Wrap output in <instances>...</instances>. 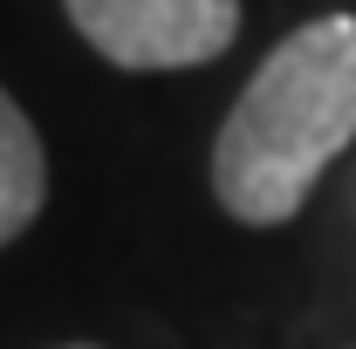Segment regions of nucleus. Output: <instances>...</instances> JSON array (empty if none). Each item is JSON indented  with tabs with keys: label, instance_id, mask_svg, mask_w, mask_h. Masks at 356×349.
<instances>
[{
	"label": "nucleus",
	"instance_id": "obj_1",
	"mask_svg": "<svg viewBox=\"0 0 356 349\" xmlns=\"http://www.w3.org/2000/svg\"><path fill=\"white\" fill-rule=\"evenodd\" d=\"M356 137V14H322L254 69L213 144V192L240 226L302 213Z\"/></svg>",
	"mask_w": 356,
	"mask_h": 349
},
{
	"label": "nucleus",
	"instance_id": "obj_2",
	"mask_svg": "<svg viewBox=\"0 0 356 349\" xmlns=\"http://www.w3.org/2000/svg\"><path fill=\"white\" fill-rule=\"evenodd\" d=\"M76 35L117 69H199L233 48L240 0H62Z\"/></svg>",
	"mask_w": 356,
	"mask_h": 349
},
{
	"label": "nucleus",
	"instance_id": "obj_4",
	"mask_svg": "<svg viewBox=\"0 0 356 349\" xmlns=\"http://www.w3.org/2000/svg\"><path fill=\"white\" fill-rule=\"evenodd\" d=\"M76 349H89V343H76Z\"/></svg>",
	"mask_w": 356,
	"mask_h": 349
},
{
	"label": "nucleus",
	"instance_id": "obj_3",
	"mask_svg": "<svg viewBox=\"0 0 356 349\" xmlns=\"http://www.w3.org/2000/svg\"><path fill=\"white\" fill-rule=\"evenodd\" d=\"M48 199V158H42V137L28 124V110L0 89V247L21 240L35 213Z\"/></svg>",
	"mask_w": 356,
	"mask_h": 349
}]
</instances>
